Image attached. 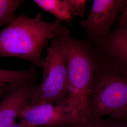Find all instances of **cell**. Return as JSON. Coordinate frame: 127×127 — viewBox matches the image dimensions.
I'll list each match as a JSON object with an SVG mask.
<instances>
[{
  "instance_id": "1",
  "label": "cell",
  "mask_w": 127,
  "mask_h": 127,
  "mask_svg": "<svg viewBox=\"0 0 127 127\" xmlns=\"http://www.w3.org/2000/svg\"><path fill=\"white\" fill-rule=\"evenodd\" d=\"M59 21L48 22L23 14L17 16L0 31V56L26 59L32 65L42 67V48L48 40L55 37Z\"/></svg>"
},
{
  "instance_id": "2",
  "label": "cell",
  "mask_w": 127,
  "mask_h": 127,
  "mask_svg": "<svg viewBox=\"0 0 127 127\" xmlns=\"http://www.w3.org/2000/svg\"><path fill=\"white\" fill-rule=\"evenodd\" d=\"M63 32L67 65L69 97L66 102L72 111L87 120L88 92L98 61L91 48L73 38L64 25Z\"/></svg>"
},
{
  "instance_id": "3",
  "label": "cell",
  "mask_w": 127,
  "mask_h": 127,
  "mask_svg": "<svg viewBox=\"0 0 127 127\" xmlns=\"http://www.w3.org/2000/svg\"><path fill=\"white\" fill-rule=\"evenodd\" d=\"M98 64L88 92L87 120H123L127 115V77Z\"/></svg>"
},
{
  "instance_id": "4",
  "label": "cell",
  "mask_w": 127,
  "mask_h": 127,
  "mask_svg": "<svg viewBox=\"0 0 127 127\" xmlns=\"http://www.w3.org/2000/svg\"><path fill=\"white\" fill-rule=\"evenodd\" d=\"M64 25L59 22L54 40L47 48L42 81L37 85L30 104H57L67 100V65L64 37Z\"/></svg>"
},
{
  "instance_id": "5",
  "label": "cell",
  "mask_w": 127,
  "mask_h": 127,
  "mask_svg": "<svg viewBox=\"0 0 127 127\" xmlns=\"http://www.w3.org/2000/svg\"><path fill=\"white\" fill-rule=\"evenodd\" d=\"M118 21L107 35L95 41L97 51H93L98 63L127 77V19Z\"/></svg>"
},
{
  "instance_id": "6",
  "label": "cell",
  "mask_w": 127,
  "mask_h": 127,
  "mask_svg": "<svg viewBox=\"0 0 127 127\" xmlns=\"http://www.w3.org/2000/svg\"><path fill=\"white\" fill-rule=\"evenodd\" d=\"M18 118L27 127H54L86 121L69 109L66 100L57 104H28L22 109Z\"/></svg>"
},
{
  "instance_id": "7",
  "label": "cell",
  "mask_w": 127,
  "mask_h": 127,
  "mask_svg": "<svg viewBox=\"0 0 127 127\" xmlns=\"http://www.w3.org/2000/svg\"><path fill=\"white\" fill-rule=\"evenodd\" d=\"M125 0H94L86 19L80 24L88 35L96 41L109 34L112 25L118 21Z\"/></svg>"
},
{
  "instance_id": "8",
  "label": "cell",
  "mask_w": 127,
  "mask_h": 127,
  "mask_svg": "<svg viewBox=\"0 0 127 127\" xmlns=\"http://www.w3.org/2000/svg\"><path fill=\"white\" fill-rule=\"evenodd\" d=\"M35 82L17 84L0 102V127H9L15 123L23 107L29 104L37 85Z\"/></svg>"
},
{
  "instance_id": "9",
  "label": "cell",
  "mask_w": 127,
  "mask_h": 127,
  "mask_svg": "<svg viewBox=\"0 0 127 127\" xmlns=\"http://www.w3.org/2000/svg\"><path fill=\"white\" fill-rule=\"evenodd\" d=\"M37 72L34 66L27 70H12L0 68V84H18L36 82Z\"/></svg>"
},
{
  "instance_id": "10",
  "label": "cell",
  "mask_w": 127,
  "mask_h": 127,
  "mask_svg": "<svg viewBox=\"0 0 127 127\" xmlns=\"http://www.w3.org/2000/svg\"><path fill=\"white\" fill-rule=\"evenodd\" d=\"M33 2L60 21H69L71 19L67 0H34Z\"/></svg>"
},
{
  "instance_id": "11",
  "label": "cell",
  "mask_w": 127,
  "mask_h": 127,
  "mask_svg": "<svg viewBox=\"0 0 127 127\" xmlns=\"http://www.w3.org/2000/svg\"><path fill=\"white\" fill-rule=\"evenodd\" d=\"M25 0H0V27L9 24L16 18L15 12Z\"/></svg>"
},
{
  "instance_id": "12",
  "label": "cell",
  "mask_w": 127,
  "mask_h": 127,
  "mask_svg": "<svg viewBox=\"0 0 127 127\" xmlns=\"http://www.w3.org/2000/svg\"><path fill=\"white\" fill-rule=\"evenodd\" d=\"M104 117L92 120H87L85 122L74 125H63L54 127H127L124 121Z\"/></svg>"
},
{
  "instance_id": "13",
  "label": "cell",
  "mask_w": 127,
  "mask_h": 127,
  "mask_svg": "<svg viewBox=\"0 0 127 127\" xmlns=\"http://www.w3.org/2000/svg\"><path fill=\"white\" fill-rule=\"evenodd\" d=\"M69 12L73 16L84 17L86 14V6L85 0H67Z\"/></svg>"
},
{
  "instance_id": "14",
  "label": "cell",
  "mask_w": 127,
  "mask_h": 127,
  "mask_svg": "<svg viewBox=\"0 0 127 127\" xmlns=\"http://www.w3.org/2000/svg\"><path fill=\"white\" fill-rule=\"evenodd\" d=\"M15 85V84H0V97L9 92Z\"/></svg>"
},
{
  "instance_id": "15",
  "label": "cell",
  "mask_w": 127,
  "mask_h": 127,
  "mask_svg": "<svg viewBox=\"0 0 127 127\" xmlns=\"http://www.w3.org/2000/svg\"><path fill=\"white\" fill-rule=\"evenodd\" d=\"M121 13L122 14L119 17V18H123V19H127V0H125V3Z\"/></svg>"
},
{
  "instance_id": "16",
  "label": "cell",
  "mask_w": 127,
  "mask_h": 127,
  "mask_svg": "<svg viewBox=\"0 0 127 127\" xmlns=\"http://www.w3.org/2000/svg\"><path fill=\"white\" fill-rule=\"evenodd\" d=\"M9 127H27L25 125H24L22 123H15L13 125L9 126Z\"/></svg>"
},
{
  "instance_id": "17",
  "label": "cell",
  "mask_w": 127,
  "mask_h": 127,
  "mask_svg": "<svg viewBox=\"0 0 127 127\" xmlns=\"http://www.w3.org/2000/svg\"><path fill=\"white\" fill-rule=\"evenodd\" d=\"M123 120H124L125 122L127 123V115L125 116V117L123 119Z\"/></svg>"
}]
</instances>
